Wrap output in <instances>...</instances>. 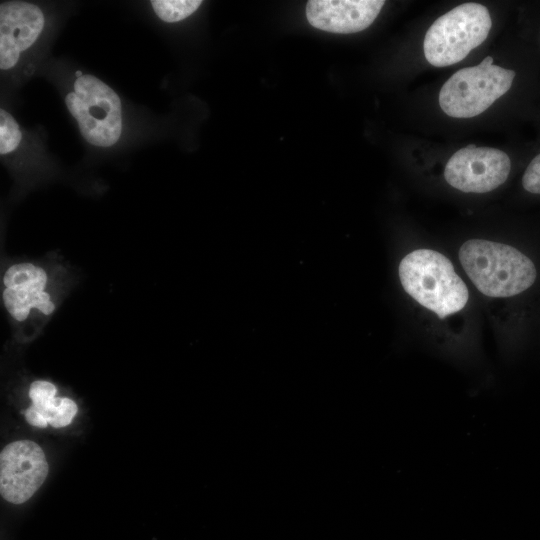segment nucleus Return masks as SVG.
I'll use <instances>...</instances> for the list:
<instances>
[{
    "label": "nucleus",
    "mask_w": 540,
    "mask_h": 540,
    "mask_svg": "<svg viewBox=\"0 0 540 540\" xmlns=\"http://www.w3.org/2000/svg\"><path fill=\"white\" fill-rule=\"evenodd\" d=\"M2 298L5 309L17 322L25 321L33 311L49 316L55 304L47 291L45 270L33 263L11 265L2 278Z\"/></svg>",
    "instance_id": "nucleus-8"
},
{
    "label": "nucleus",
    "mask_w": 540,
    "mask_h": 540,
    "mask_svg": "<svg viewBox=\"0 0 540 540\" xmlns=\"http://www.w3.org/2000/svg\"><path fill=\"white\" fill-rule=\"evenodd\" d=\"M54 384L45 380L34 381L29 388L32 405L24 412L26 421L35 427L44 428L50 424L54 428L71 423L78 411L76 403L67 397H56Z\"/></svg>",
    "instance_id": "nucleus-11"
},
{
    "label": "nucleus",
    "mask_w": 540,
    "mask_h": 540,
    "mask_svg": "<svg viewBox=\"0 0 540 540\" xmlns=\"http://www.w3.org/2000/svg\"><path fill=\"white\" fill-rule=\"evenodd\" d=\"M523 188L533 194H540V154L527 166L522 177Z\"/></svg>",
    "instance_id": "nucleus-14"
},
{
    "label": "nucleus",
    "mask_w": 540,
    "mask_h": 540,
    "mask_svg": "<svg viewBox=\"0 0 540 540\" xmlns=\"http://www.w3.org/2000/svg\"><path fill=\"white\" fill-rule=\"evenodd\" d=\"M515 72L493 64L487 56L479 65L454 73L439 92L443 112L455 118H471L489 108L510 88Z\"/></svg>",
    "instance_id": "nucleus-4"
},
{
    "label": "nucleus",
    "mask_w": 540,
    "mask_h": 540,
    "mask_svg": "<svg viewBox=\"0 0 540 540\" xmlns=\"http://www.w3.org/2000/svg\"><path fill=\"white\" fill-rule=\"evenodd\" d=\"M76 76H77V78H79V77L83 76V74H82V72L80 70H78L76 72Z\"/></svg>",
    "instance_id": "nucleus-15"
},
{
    "label": "nucleus",
    "mask_w": 540,
    "mask_h": 540,
    "mask_svg": "<svg viewBox=\"0 0 540 540\" xmlns=\"http://www.w3.org/2000/svg\"><path fill=\"white\" fill-rule=\"evenodd\" d=\"M458 256L476 288L489 297L518 295L530 288L537 277L533 261L506 244L470 239L462 244Z\"/></svg>",
    "instance_id": "nucleus-1"
},
{
    "label": "nucleus",
    "mask_w": 540,
    "mask_h": 540,
    "mask_svg": "<svg viewBox=\"0 0 540 540\" xmlns=\"http://www.w3.org/2000/svg\"><path fill=\"white\" fill-rule=\"evenodd\" d=\"M398 272L404 290L439 318L459 312L468 301V289L452 262L437 251H412L402 259Z\"/></svg>",
    "instance_id": "nucleus-2"
},
{
    "label": "nucleus",
    "mask_w": 540,
    "mask_h": 540,
    "mask_svg": "<svg viewBox=\"0 0 540 540\" xmlns=\"http://www.w3.org/2000/svg\"><path fill=\"white\" fill-rule=\"evenodd\" d=\"M492 26L488 9L478 3L460 4L437 18L425 34L426 60L435 67L463 60L487 38Z\"/></svg>",
    "instance_id": "nucleus-3"
},
{
    "label": "nucleus",
    "mask_w": 540,
    "mask_h": 540,
    "mask_svg": "<svg viewBox=\"0 0 540 540\" xmlns=\"http://www.w3.org/2000/svg\"><path fill=\"white\" fill-rule=\"evenodd\" d=\"M22 134L19 125L11 114L0 110V153L2 155L14 151L20 144Z\"/></svg>",
    "instance_id": "nucleus-13"
},
{
    "label": "nucleus",
    "mask_w": 540,
    "mask_h": 540,
    "mask_svg": "<svg viewBox=\"0 0 540 540\" xmlns=\"http://www.w3.org/2000/svg\"><path fill=\"white\" fill-rule=\"evenodd\" d=\"M384 4L382 0H311L306 6V16L317 29L350 34L369 27Z\"/></svg>",
    "instance_id": "nucleus-10"
},
{
    "label": "nucleus",
    "mask_w": 540,
    "mask_h": 540,
    "mask_svg": "<svg viewBox=\"0 0 540 540\" xmlns=\"http://www.w3.org/2000/svg\"><path fill=\"white\" fill-rule=\"evenodd\" d=\"M44 27V15L35 4L22 1L0 5V68L15 66L20 53L28 49Z\"/></svg>",
    "instance_id": "nucleus-9"
},
{
    "label": "nucleus",
    "mask_w": 540,
    "mask_h": 540,
    "mask_svg": "<svg viewBox=\"0 0 540 540\" xmlns=\"http://www.w3.org/2000/svg\"><path fill=\"white\" fill-rule=\"evenodd\" d=\"M511 170L509 156L496 148L468 145L448 160L444 177L453 188L466 193H486L502 185Z\"/></svg>",
    "instance_id": "nucleus-6"
},
{
    "label": "nucleus",
    "mask_w": 540,
    "mask_h": 540,
    "mask_svg": "<svg viewBox=\"0 0 540 540\" xmlns=\"http://www.w3.org/2000/svg\"><path fill=\"white\" fill-rule=\"evenodd\" d=\"M65 102L87 142L109 147L119 140L121 100L107 84L95 76L83 75L76 79L74 92L67 94Z\"/></svg>",
    "instance_id": "nucleus-5"
},
{
    "label": "nucleus",
    "mask_w": 540,
    "mask_h": 540,
    "mask_svg": "<svg viewBox=\"0 0 540 540\" xmlns=\"http://www.w3.org/2000/svg\"><path fill=\"white\" fill-rule=\"evenodd\" d=\"M202 4L200 0H153L151 5L156 15L165 22L183 20Z\"/></svg>",
    "instance_id": "nucleus-12"
},
{
    "label": "nucleus",
    "mask_w": 540,
    "mask_h": 540,
    "mask_svg": "<svg viewBox=\"0 0 540 540\" xmlns=\"http://www.w3.org/2000/svg\"><path fill=\"white\" fill-rule=\"evenodd\" d=\"M42 448L31 440H18L0 454V493L8 502L21 504L34 495L48 475Z\"/></svg>",
    "instance_id": "nucleus-7"
}]
</instances>
